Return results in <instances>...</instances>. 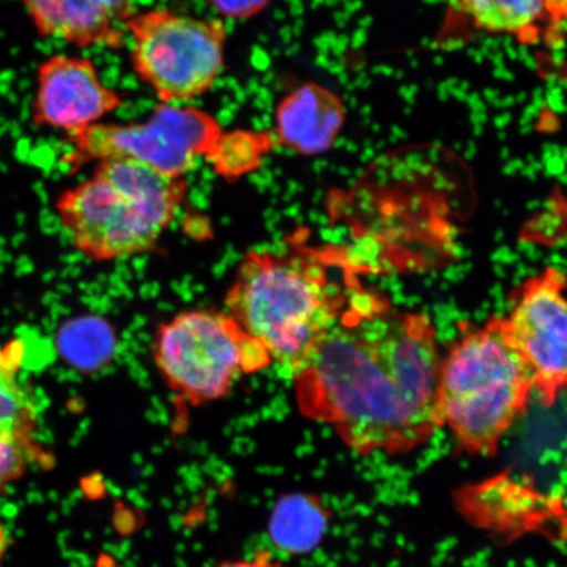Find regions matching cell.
I'll list each match as a JSON object with an SVG mask.
<instances>
[{
  "label": "cell",
  "instance_id": "17",
  "mask_svg": "<svg viewBox=\"0 0 567 567\" xmlns=\"http://www.w3.org/2000/svg\"><path fill=\"white\" fill-rule=\"evenodd\" d=\"M213 567H290L281 559L276 558L272 551L260 549L252 556L239 559H229V561L219 563Z\"/></svg>",
  "mask_w": 567,
  "mask_h": 567
},
{
  "label": "cell",
  "instance_id": "6",
  "mask_svg": "<svg viewBox=\"0 0 567 567\" xmlns=\"http://www.w3.org/2000/svg\"><path fill=\"white\" fill-rule=\"evenodd\" d=\"M123 25L134 73L161 103L194 101L223 74L228 31L221 20L152 9L133 12Z\"/></svg>",
  "mask_w": 567,
  "mask_h": 567
},
{
  "label": "cell",
  "instance_id": "16",
  "mask_svg": "<svg viewBox=\"0 0 567 567\" xmlns=\"http://www.w3.org/2000/svg\"><path fill=\"white\" fill-rule=\"evenodd\" d=\"M272 0H208V3L223 17L250 19L264 12Z\"/></svg>",
  "mask_w": 567,
  "mask_h": 567
},
{
  "label": "cell",
  "instance_id": "5",
  "mask_svg": "<svg viewBox=\"0 0 567 567\" xmlns=\"http://www.w3.org/2000/svg\"><path fill=\"white\" fill-rule=\"evenodd\" d=\"M152 352L167 388L195 408L226 399L240 380L272 364L259 340L215 309L181 311L162 322Z\"/></svg>",
  "mask_w": 567,
  "mask_h": 567
},
{
  "label": "cell",
  "instance_id": "11",
  "mask_svg": "<svg viewBox=\"0 0 567 567\" xmlns=\"http://www.w3.org/2000/svg\"><path fill=\"white\" fill-rule=\"evenodd\" d=\"M18 371L16 358L0 352V494L30 472L41 452L38 409Z\"/></svg>",
  "mask_w": 567,
  "mask_h": 567
},
{
  "label": "cell",
  "instance_id": "1",
  "mask_svg": "<svg viewBox=\"0 0 567 567\" xmlns=\"http://www.w3.org/2000/svg\"><path fill=\"white\" fill-rule=\"evenodd\" d=\"M442 359L427 316L358 292L293 374L296 406L359 456L409 455L443 427Z\"/></svg>",
  "mask_w": 567,
  "mask_h": 567
},
{
  "label": "cell",
  "instance_id": "14",
  "mask_svg": "<svg viewBox=\"0 0 567 567\" xmlns=\"http://www.w3.org/2000/svg\"><path fill=\"white\" fill-rule=\"evenodd\" d=\"M331 513L315 494L282 496L269 522L276 548L288 555H307L318 547L329 529Z\"/></svg>",
  "mask_w": 567,
  "mask_h": 567
},
{
  "label": "cell",
  "instance_id": "13",
  "mask_svg": "<svg viewBox=\"0 0 567 567\" xmlns=\"http://www.w3.org/2000/svg\"><path fill=\"white\" fill-rule=\"evenodd\" d=\"M545 21H549L547 0H449L445 27L509 34L523 44H535Z\"/></svg>",
  "mask_w": 567,
  "mask_h": 567
},
{
  "label": "cell",
  "instance_id": "15",
  "mask_svg": "<svg viewBox=\"0 0 567 567\" xmlns=\"http://www.w3.org/2000/svg\"><path fill=\"white\" fill-rule=\"evenodd\" d=\"M275 146L278 142L272 132L225 131L207 162L224 179H238L259 168Z\"/></svg>",
  "mask_w": 567,
  "mask_h": 567
},
{
  "label": "cell",
  "instance_id": "9",
  "mask_svg": "<svg viewBox=\"0 0 567 567\" xmlns=\"http://www.w3.org/2000/svg\"><path fill=\"white\" fill-rule=\"evenodd\" d=\"M122 105V94L106 86L86 56L54 54L40 63L32 104L35 126L70 136L102 123Z\"/></svg>",
  "mask_w": 567,
  "mask_h": 567
},
{
  "label": "cell",
  "instance_id": "4",
  "mask_svg": "<svg viewBox=\"0 0 567 567\" xmlns=\"http://www.w3.org/2000/svg\"><path fill=\"white\" fill-rule=\"evenodd\" d=\"M535 374L517 350L506 319L467 330L442 359L439 409L443 427L471 457H494L526 414Z\"/></svg>",
  "mask_w": 567,
  "mask_h": 567
},
{
  "label": "cell",
  "instance_id": "18",
  "mask_svg": "<svg viewBox=\"0 0 567 567\" xmlns=\"http://www.w3.org/2000/svg\"><path fill=\"white\" fill-rule=\"evenodd\" d=\"M104 3L109 6L120 24H124V21L133 13L132 0H104Z\"/></svg>",
  "mask_w": 567,
  "mask_h": 567
},
{
  "label": "cell",
  "instance_id": "3",
  "mask_svg": "<svg viewBox=\"0 0 567 567\" xmlns=\"http://www.w3.org/2000/svg\"><path fill=\"white\" fill-rule=\"evenodd\" d=\"M188 193L186 177L168 176L140 161L97 162L86 181L63 190L56 215L71 244L96 264L157 247Z\"/></svg>",
  "mask_w": 567,
  "mask_h": 567
},
{
  "label": "cell",
  "instance_id": "7",
  "mask_svg": "<svg viewBox=\"0 0 567 567\" xmlns=\"http://www.w3.org/2000/svg\"><path fill=\"white\" fill-rule=\"evenodd\" d=\"M225 130L209 112L193 105L161 103L142 123H97L70 134L69 166L111 158L145 163L174 177H186L198 159L208 161Z\"/></svg>",
  "mask_w": 567,
  "mask_h": 567
},
{
  "label": "cell",
  "instance_id": "12",
  "mask_svg": "<svg viewBox=\"0 0 567 567\" xmlns=\"http://www.w3.org/2000/svg\"><path fill=\"white\" fill-rule=\"evenodd\" d=\"M32 23L44 38L76 48L122 45L124 34L104 0H23Z\"/></svg>",
  "mask_w": 567,
  "mask_h": 567
},
{
  "label": "cell",
  "instance_id": "2",
  "mask_svg": "<svg viewBox=\"0 0 567 567\" xmlns=\"http://www.w3.org/2000/svg\"><path fill=\"white\" fill-rule=\"evenodd\" d=\"M343 293L308 248L252 250L239 261L226 311L259 340L272 363L296 374L343 313Z\"/></svg>",
  "mask_w": 567,
  "mask_h": 567
},
{
  "label": "cell",
  "instance_id": "10",
  "mask_svg": "<svg viewBox=\"0 0 567 567\" xmlns=\"http://www.w3.org/2000/svg\"><path fill=\"white\" fill-rule=\"evenodd\" d=\"M346 118V105L337 92L318 82H305L276 106L272 133L278 146L316 157L334 147Z\"/></svg>",
  "mask_w": 567,
  "mask_h": 567
},
{
  "label": "cell",
  "instance_id": "8",
  "mask_svg": "<svg viewBox=\"0 0 567 567\" xmlns=\"http://www.w3.org/2000/svg\"><path fill=\"white\" fill-rule=\"evenodd\" d=\"M565 275L555 267L532 276L517 290L506 319L509 336L535 374L544 408L555 406L567 380Z\"/></svg>",
  "mask_w": 567,
  "mask_h": 567
}]
</instances>
